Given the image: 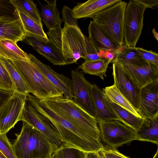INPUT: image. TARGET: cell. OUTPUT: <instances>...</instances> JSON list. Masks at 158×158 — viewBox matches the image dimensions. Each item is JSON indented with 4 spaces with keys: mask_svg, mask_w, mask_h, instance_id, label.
I'll use <instances>...</instances> for the list:
<instances>
[{
    "mask_svg": "<svg viewBox=\"0 0 158 158\" xmlns=\"http://www.w3.org/2000/svg\"><path fill=\"white\" fill-rule=\"evenodd\" d=\"M27 99L39 112L48 118L57 130L63 143L86 152H98L104 147L100 143L68 121L62 118L44 102L29 94Z\"/></svg>",
    "mask_w": 158,
    "mask_h": 158,
    "instance_id": "1",
    "label": "cell"
},
{
    "mask_svg": "<svg viewBox=\"0 0 158 158\" xmlns=\"http://www.w3.org/2000/svg\"><path fill=\"white\" fill-rule=\"evenodd\" d=\"M12 146L17 158H44L52 155L58 148L38 130L23 122Z\"/></svg>",
    "mask_w": 158,
    "mask_h": 158,
    "instance_id": "2",
    "label": "cell"
},
{
    "mask_svg": "<svg viewBox=\"0 0 158 158\" xmlns=\"http://www.w3.org/2000/svg\"><path fill=\"white\" fill-rule=\"evenodd\" d=\"M48 39L64 58L66 65L76 63L85 57V36L80 28L64 23L61 27L48 30Z\"/></svg>",
    "mask_w": 158,
    "mask_h": 158,
    "instance_id": "3",
    "label": "cell"
},
{
    "mask_svg": "<svg viewBox=\"0 0 158 158\" xmlns=\"http://www.w3.org/2000/svg\"><path fill=\"white\" fill-rule=\"evenodd\" d=\"M44 102L62 118L98 141L102 143L98 123L95 118L84 111L72 100L63 97Z\"/></svg>",
    "mask_w": 158,
    "mask_h": 158,
    "instance_id": "4",
    "label": "cell"
},
{
    "mask_svg": "<svg viewBox=\"0 0 158 158\" xmlns=\"http://www.w3.org/2000/svg\"><path fill=\"white\" fill-rule=\"evenodd\" d=\"M11 60L29 89L30 93L40 101L64 97L63 94L46 78L31 59Z\"/></svg>",
    "mask_w": 158,
    "mask_h": 158,
    "instance_id": "5",
    "label": "cell"
},
{
    "mask_svg": "<svg viewBox=\"0 0 158 158\" xmlns=\"http://www.w3.org/2000/svg\"><path fill=\"white\" fill-rule=\"evenodd\" d=\"M127 3L121 0L91 18L119 48L124 44L123 21Z\"/></svg>",
    "mask_w": 158,
    "mask_h": 158,
    "instance_id": "6",
    "label": "cell"
},
{
    "mask_svg": "<svg viewBox=\"0 0 158 158\" xmlns=\"http://www.w3.org/2000/svg\"><path fill=\"white\" fill-rule=\"evenodd\" d=\"M147 7L135 0H130L124 15L123 34L124 45L135 48L141 34L144 14Z\"/></svg>",
    "mask_w": 158,
    "mask_h": 158,
    "instance_id": "7",
    "label": "cell"
},
{
    "mask_svg": "<svg viewBox=\"0 0 158 158\" xmlns=\"http://www.w3.org/2000/svg\"><path fill=\"white\" fill-rule=\"evenodd\" d=\"M102 142L108 149H116L136 140L135 131L118 120L98 123Z\"/></svg>",
    "mask_w": 158,
    "mask_h": 158,
    "instance_id": "8",
    "label": "cell"
},
{
    "mask_svg": "<svg viewBox=\"0 0 158 158\" xmlns=\"http://www.w3.org/2000/svg\"><path fill=\"white\" fill-rule=\"evenodd\" d=\"M20 120L38 130L58 148L63 143L57 130L50 121L34 108L27 99Z\"/></svg>",
    "mask_w": 158,
    "mask_h": 158,
    "instance_id": "9",
    "label": "cell"
},
{
    "mask_svg": "<svg viewBox=\"0 0 158 158\" xmlns=\"http://www.w3.org/2000/svg\"><path fill=\"white\" fill-rule=\"evenodd\" d=\"M112 64L114 85L138 112L140 89L126 72L119 62L115 61Z\"/></svg>",
    "mask_w": 158,
    "mask_h": 158,
    "instance_id": "10",
    "label": "cell"
},
{
    "mask_svg": "<svg viewBox=\"0 0 158 158\" xmlns=\"http://www.w3.org/2000/svg\"><path fill=\"white\" fill-rule=\"evenodd\" d=\"M27 96L14 93L0 109V133L6 134L20 120Z\"/></svg>",
    "mask_w": 158,
    "mask_h": 158,
    "instance_id": "11",
    "label": "cell"
},
{
    "mask_svg": "<svg viewBox=\"0 0 158 158\" xmlns=\"http://www.w3.org/2000/svg\"><path fill=\"white\" fill-rule=\"evenodd\" d=\"M71 75L73 93V101L95 118L96 112L91 93L92 84L86 79L82 72L77 69L71 70Z\"/></svg>",
    "mask_w": 158,
    "mask_h": 158,
    "instance_id": "12",
    "label": "cell"
},
{
    "mask_svg": "<svg viewBox=\"0 0 158 158\" xmlns=\"http://www.w3.org/2000/svg\"><path fill=\"white\" fill-rule=\"evenodd\" d=\"M119 62L140 89L158 79V66L153 64L145 61L135 64Z\"/></svg>",
    "mask_w": 158,
    "mask_h": 158,
    "instance_id": "13",
    "label": "cell"
},
{
    "mask_svg": "<svg viewBox=\"0 0 158 158\" xmlns=\"http://www.w3.org/2000/svg\"><path fill=\"white\" fill-rule=\"evenodd\" d=\"M29 55L31 60L37 65L46 78L63 94L64 97L72 100L73 93L72 80L62 74L56 72L49 66L40 61L34 55Z\"/></svg>",
    "mask_w": 158,
    "mask_h": 158,
    "instance_id": "14",
    "label": "cell"
},
{
    "mask_svg": "<svg viewBox=\"0 0 158 158\" xmlns=\"http://www.w3.org/2000/svg\"><path fill=\"white\" fill-rule=\"evenodd\" d=\"M138 112L143 118L158 115V79L140 89Z\"/></svg>",
    "mask_w": 158,
    "mask_h": 158,
    "instance_id": "15",
    "label": "cell"
},
{
    "mask_svg": "<svg viewBox=\"0 0 158 158\" xmlns=\"http://www.w3.org/2000/svg\"><path fill=\"white\" fill-rule=\"evenodd\" d=\"M26 35L17 16H0V41L9 40L16 43L24 40Z\"/></svg>",
    "mask_w": 158,
    "mask_h": 158,
    "instance_id": "16",
    "label": "cell"
},
{
    "mask_svg": "<svg viewBox=\"0 0 158 158\" xmlns=\"http://www.w3.org/2000/svg\"><path fill=\"white\" fill-rule=\"evenodd\" d=\"M24 40L53 65H66L65 61L62 56L49 40L47 42L45 43L33 37L26 36Z\"/></svg>",
    "mask_w": 158,
    "mask_h": 158,
    "instance_id": "17",
    "label": "cell"
},
{
    "mask_svg": "<svg viewBox=\"0 0 158 158\" xmlns=\"http://www.w3.org/2000/svg\"><path fill=\"white\" fill-rule=\"evenodd\" d=\"M91 93L96 112L95 119L98 123L115 120L119 121L108 106L103 91L95 84H92Z\"/></svg>",
    "mask_w": 158,
    "mask_h": 158,
    "instance_id": "18",
    "label": "cell"
},
{
    "mask_svg": "<svg viewBox=\"0 0 158 158\" xmlns=\"http://www.w3.org/2000/svg\"><path fill=\"white\" fill-rule=\"evenodd\" d=\"M121 0H89L78 3L72 10L73 17L77 19L91 18L97 13Z\"/></svg>",
    "mask_w": 158,
    "mask_h": 158,
    "instance_id": "19",
    "label": "cell"
},
{
    "mask_svg": "<svg viewBox=\"0 0 158 158\" xmlns=\"http://www.w3.org/2000/svg\"><path fill=\"white\" fill-rule=\"evenodd\" d=\"M88 31V38L99 53H114L119 48L93 21L90 22Z\"/></svg>",
    "mask_w": 158,
    "mask_h": 158,
    "instance_id": "20",
    "label": "cell"
},
{
    "mask_svg": "<svg viewBox=\"0 0 158 158\" xmlns=\"http://www.w3.org/2000/svg\"><path fill=\"white\" fill-rule=\"evenodd\" d=\"M136 140L158 144V115L143 118L142 122L135 131Z\"/></svg>",
    "mask_w": 158,
    "mask_h": 158,
    "instance_id": "21",
    "label": "cell"
},
{
    "mask_svg": "<svg viewBox=\"0 0 158 158\" xmlns=\"http://www.w3.org/2000/svg\"><path fill=\"white\" fill-rule=\"evenodd\" d=\"M45 1L46 3L40 2L41 19L48 30L61 27L62 21L57 7L56 1Z\"/></svg>",
    "mask_w": 158,
    "mask_h": 158,
    "instance_id": "22",
    "label": "cell"
},
{
    "mask_svg": "<svg viewBox=\"0 0 158 158\" xmlns=\"http://www.w3.org/2000/svg\"><path fill=\"white\" fill-rule=\"evenodd\" d=\"M16 15L26 36L32 37L47 43L49 39L41 26L35 20L16 9Z\"/></svg>",
    "mask_w": 158,
    "mask_h": 158,
    "instance_id": "23",
    "label": "cell"
},
{
    "mask_svg": "<svg viewBox=\"0 0 158 158\" xmlns=\"http://www.w3.org/2000/svg\"><path fill=\"white\" fill-rule=\"evenodd\" d=\"M104 96L109 107L119 118V121L136 131L141 124L143 118L135 116L128 110L112 102L105 95Z\"/></svg>",
    "mask_w": 158,
    "mask_h": 158,
    "instance_id": "24",
    "label": "cell"
},
{
    "mask_svg": "<svg viewBox=\"0 0 158 158\" xmlns=\"http://www.w3.org/2000/svg\"><path fill=\"white\" fill-rule=\"evenodd\" d=\"M0 58L11 60H29V54L23 51L15 42L9 40L0 41Z\"/></svg>",
    "mask_w": 158,
    "mask_h": 158,
    "instance_id": "25",
    "label": "cell"
},
{
    "mask_svg": "<svg viewBox=\"0 0 158 158\" xmlns=\"http://www.w3.org/2000/svg\"><path fill=\"white\" fill-rule=\"evenodd\" d=\"M12 82L14 93L27 96L30 93L29 89L23 81L12 61L8 59L0 58Z\"/></svg>",
    "mask_w": 158,
    "mask_h": 158,
    "instance_id": "26",
    "label": "cell"
},
{
    "mask_svg": "<svg viewBox=\"0 0 158 158\" xmlns=\"http://www.w3.org/2000/svg\"><path fill=\"white\" fill-rule=\"evenodd\" d=\"M102 91L104 95L112 102L128 110L135 116L140 118H143L121 94L114 84L103 88Z\"/></svg>",
    "mask_w": 158,
    "mask_h": 158,
    "instance_id": "27",
    "label": "cell"
},
{
    "mask_svg": "<svg viewBox=\"0 0 158 158\" xmlns=\"http://www.w3.org/2000/svg\"><path fill=\"white\" fill-rule=\"evenodd\" d=\"M15 9L43 26L41 18L36 4L32 0H10Z\"/></svg>",
    "mask_w": 158,
    "mask_h": 158,
    "instance_id": "28",
    "label": "cell"
},
{
    "mask_svg": "<svg viewBox=\"0 0 158 158\" xmlns=\"http://www.w3.org/2000/svg\"><path fill=\"white\" fill-rule=\"evenodd\" d=\"M111 61V60L102 58L95 61H85L78 67L84 73L98 76L104 80V76L106 77L108 66Z\"/></svg>",
    "mask_w": 158,
    "mask_h": 158,
    "instance_id": "29",
    "label": "cell"
},
{
    "mask_svg": "<svg viewBox=\"0 0 158 158\" xmlns=\"http://www.w3.org/2000/svg\"><path fill=\"white\" fill-rule=\"evenodd\" d=\"M135 48H129L124 44L114 53V57L111 63L117 61L135 64L143 62L144 61L137 53Z\"/></svg>",
    "mask_w": 158,
    "mask_h": 158,
    "instance_id": "30",
    "label": "cell"
},
{
    "mask_svg": "<svg viewBox=\"0 0 158 158\" xmlns=\"http://www.w3.org/2000/svg\"><path fill=\"white\" fill-rule=\"evenodd\" d=\"M86 152L63 143L52 155L54 158H86Z\"/></svg>",
    "mask_w": 158,
    "mask_h": 158,
    "instance_id": "31",
    "label": "cell"
},
{
    "mask_svg": "<svg viewBox=\"0 0 158 158\" xmlns=\"http://www.w3.org/2000/svg\"><path fill=\"white\" fill-rule=\"evenodd\" d=\"M0 151L6 158H17L6 134L0 133Z\"/></svg>",
    "mask_w": 158,
    "mask_h": 158,
    "instance_id": "32",
    "label": "cell"
},
{
    "mask_svg": "<svg viewBox=\"0 0 158 158\" xmlns=\"http://www.w3.org/2000/svg\"><path fill=\"white\" fill-rule=\"evenodd\" d=\"M0 89L12 91L13 92L14 91L12 82L7 70L0 59Z\"/></svg>",
    "mask_w": 158,
    "mask_h": 158,
    "instance_id": "33",
    "label": "cell"
},
{
    "mask_svg": "<svg viewBox=\"0 0 158 158\" xmlns=\"http://www.w3.org/2000/svg\"><path fill=\"white\" fill-rule=\"evenodd\" d=\"M85 61H93L99 60L102 58L99 52L94 46L88 37L85 36Z\"/></svg>",
    "mask_w": 158,
    "mask_h": 158,
    "instance_id": "34",
    "label": "cell"
},
{
    "mask_svg": "<svg viewBox=\"0 0 158 158\" xmlns=\"http://www.w3.org/2000/svg\"><path fill=\"white\" fill-rule=\"evenodd\" d=\"M135 48L137 53L144 61L158 66L157 53L151 50H147L141 48L135 47Z\"/></svg>",
    "mask_w": 158,
    "mask_h": 158,
    "instance_id": "35",
    "label": "cell"
},
{
    "mask_svg": "<svg viewBox=\"0 0 158 158\" xmlns=\"http://www.w3.org/2000/svg\"><path fill=\"white\" fill-rule=\"evenodd\" d=\"M62 22L67 25L79 28L77 19L74 18L73 15L72 10L66 6H64L62 10Z\"/></svg>",
    "mask_w": 158,
    "mask_h": 158,
    "instance_id": "36",
    "label": "cell"
},
{
    "mask_svg": "<svg viewBox=\"0 0 158 158\" xmlns=\"http://www.w3.org/2000/svg\"><path fill=\"white\" fill-rule=\"evenodd\" d=\"M7 15L17 16L16 10L10 0H0V16Z\"/></svg>",
    "mask_w": 158,
    "mask_h": 158,
    "instance_id": "37",
    "label": "cell"
},
{
    "mask_svg": "<svg viewBox=\"0 0 158 158\" xmlns=\"http://www.w3.org/2000/svg\"><path fill=\"white\" fill-rule=\"evenodd\" d=\"M13 94L12 91L0 89V109Z\"/></svg>",
    "mask_w": 158,
    "mask_h": 158,
    "instance_id": "38",
    "label": "cell"
},
{
    "mask_svg": "<svg viewBox=\"0 0 158 158\" xmlns=\"http://www.w3.org/2000/svg\"><path fill=\"white\" fill-rule=\"evenodd\" d=\"M136 1L144 5L147 8L155 9L158 6V0H135Z\"/></svg>",
    "mask_w": 158,
    "mask_h": 158,
    "instance_id": "39",
    "label": "cell"
},
{
    "mask_svg": "<svg viewBox=\"0 0 158 158\" xmlns=\"http://www.w3.org/2000/svg\"><path fill=\"white\" fill-rule=\"evenodd\" d=\"M104 149L113 158H130L119 152L116 149H108L105 148Z\"/></svg>",
    "mask_w": 158,
    "mask_h": 158,
    "instance_id": "40",
    "label": "cell"
},
{
    "mask_svg": "<svg viewBox=\"0 0 158 158\" xmlns=\"http://www.w3.org/2000/svg\"><path fill=\"white\" fill-rule=\"evenodd\" d=\"M86 158H99L98 152H86Z\"/></svg>",
    "mask_w": 158,
    "mask_h": 158,
    "instance_id": "41",
    "label": "cell"
},
{
    "mask_svg": "<svg viewBox=\"0 0 158 158\" xmlns=\"http://www.w3.org/2000/svg\"><path fill=\"white\" fill-rule=\"evenodd\" d=\"M152 32L153 34L154 37L156 39L157 41H158V34L156 31L155 29L154 28L152 31Z\"/></svg>",
    "mask_w": 158,
    "mask_h": 158,
    "instance_id": "42",
    "label": "cell"
},
{
    "mask_svg": "<svg viewBox=\"0 0 158 158\" xmlns=\"http://www.w3.org/2000/svg\"><path fill=\"white\" fill-rule=\"evenodd\" d=\"M98 153L99 158H106L100 151L98 152Z\"/></svg>",
    "mask_w": 158,
    "mask_h": 158,
    "instance_id": "43",
    "label": "cell"
},
{
    "mask_svg": "<svg viewBox=\"0 0 158 158\" xmlns=\"http://www.w3.org/2000/svg\"><path fill=\"white\" fill-rule=\"evenodd\" d=\"M153 158H158V149L157 150V151L154 155V156L153 157Z\"/></svg>",
    "mask_w": 158,
    "mask_h": 158,
    "instance_id": "44",
    "label": "cell"
},
{
    "mask_svg": "<svg viewBox=\"0 0 158 158\" xmlns=\"http://www.w3.org/2000/svg\"><path fill=\"white\" fill-rule=\"evenodd\" d=\"M0 158H6L4 155L0 151Z\"/></svg>",
    "mask_w": 158,
    "mask_h": 158,
    "instance_id": "45",
    "label": "cell"
},
{
    "mask_svg": "<svg viewBox=\"0 0 158 158\" xmlns=\"http://www.w3.org/2000/svg\"><path fill=\"white\" fill-rule=\"evenodd\" d=\"M44 158H54L53 155H50Z\"/></svg>",
    "mask_w": 158,
    "mask_h": 158,
    "instance_id": "46",
    "label": "cell"
}]
</instances>
